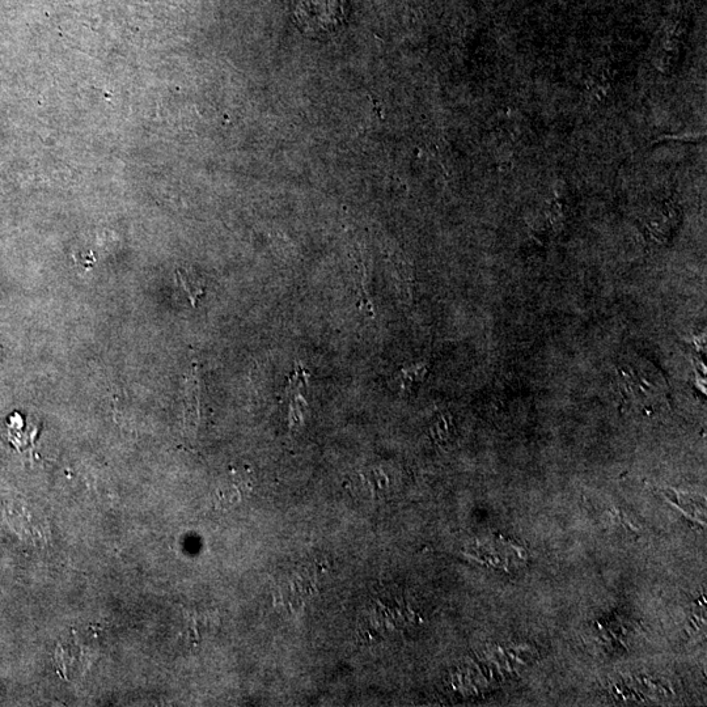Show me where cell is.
I'll return each mask as SVG.
<instances>
[{"label": "cell", "mask_w": 707, "mask_h": 707, "mask_svg": "<svg viewBox=\"0 0 707 707\" xmlns=\"http://www.w3.org/2000/svg\"><path fill=\"white\" fill-rule=\"evenodd\" d=\"M344 15L342 0H300L296 16L308 31H329Z\"/></svg>", "instance_id": "obj_1"}, {"label": "cell", "mask_w": 707, "mask_h": 707, "mask_svg": "<svg viewBox=\"0 0 707 707\" xmlns=\"http://www.w3.org/2000/svg\"><path fill=\"white\" fill-rule=\"evenodd\" d=\"M423 371L421 367L408 368V370L401 371L402 387H409L412 381H418L422 378Z\"/></svg>", "instance_id": "obj_3"}, {"label": "cell", "mask_w": 707, "mask_h": 707, "mask_svg": "<svg viewBox=\"0 0 707 707\" xmlns=\"http://www.w3.org/2000/svg\"><path fill=\"white\" fill-rule=\"evenodd\" d=\"M177 275H179L180 285L186 292V295H188L190 302H192V306L196 307L198 299H200V296L203 295V292H205L200 279L194 277V275L186 274L185 272H182V270H179Z\"/></svg>", "instance_id": "obj_2"}]
</instances>
